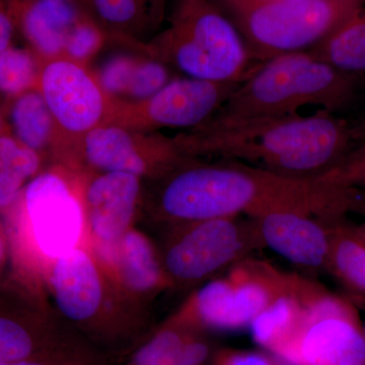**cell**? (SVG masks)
I'll list each match as a JSON object with an SVG mask.
<instances>
[{"label":"cell","mask_w":365,"mask_h":365,"mask_svg":"<svg viewBox=\"0 0 365 365\" xmlns=\"http://www.w3.org/2000/svg\"><path fill=\"white\" fill-rule=\"evenodd\" d=\"M160 177L158 208L174 223L284 211L338 217L356 213L364 197L314 178L283 176L235 160L199 163L187 155Z\"/></svg>","instance_id":"6da1fadb"},{"label":"cell","mask_w":365,"mask_h":365,"mask_svg":"<svg viewBox=\"0 0 365 365\" xmlns=\"http://www.w3.org/2000/svg\"><path fill=\"white\" fill-rule=\"evenodd\" d=\"M184 155L247 163L283 176L317 178L365 141L359 121L319 110L313 115L253 118L202 125L175 137Z\"/></svg>","instance_id":"7a4b0ae2"},{"label":"cell","mask_w":365,"mask_h":365,"mask_svg":"<svg viewBox=\"0 0 365 365\" xmlns=\"http://www.w3.org/2000/svg\"><path fill=\"white\" fill-rule=\"evenodd\" d=\"M364 79L307 51L280 55L258 66L203 125L295 114L311 106L339 114L357 102Z\"/></svg>","instance_id":"3957f363"},{"label":"cell","mask_w":365,"mask_h":365,"mask_svg":"<svg viewBox=\"0 0 365 365\" xmlns=\"http://www.w3.org/2000/svg\"><path fill=\"white\" fill-rule=\"evenodd\" d=\"M145 50L186 78L215 83L245 81L260 66L212 0H178L170 26Z\"/></svg>","instance_id":"277c9868"},{"label":"cell","mask_w":365,"mask_h":365,"mask_svg":"<svg viewBox=\"0 0 365 365\" xmlns=\"http://www.w3.org/2000/svg\"><path fill=\"white\" fill-rule=\"evenodd\" d=\"M355 0H276L227 14L255 63L312 49L361 11Z\"/></svg>","instance_id":"5b68a950"},{"label":"cell","mask_w":365,"mask_h":365,"mask_svg":"<svg viewBox=\"0 0 365 365\" xmlns=\"http://www.w3.org/2000/svg\"><path fill=\"white\" fill-rule=\"evenodd\" d=\"M170 239L163 268L168 279L194 284L217 275L266 249L258 223L245 215L180 222Z\"/></svg>","instance_id":"8992f818"},{"label":"cell","mask_w":365,"mask_h":365,"mask_svg":"<svg viewBox=\"0 0 365 365\" xmlns=\"http://www.w3.org/2000/svg\"><path fill=\"white\" fill-rule=\"evenodd\" d=\"M294 274L250 257L198 290L189 311L201 328H249L256 317L292 287Z\"/></svg>","instance_id":"52a82bcc"},{"label":"cell","mask_w":365,"mask_h":365,"mask_svg":"<svg viewBox=\"0 0 365 365\" xmlns=\"http://www.w3.org/2000/svg\"><path fill=\"white\" fill-rule=\"evenodd\" d=\"M276 359L287 365H365L364 324L352 300L322 287Z\"/></svg>","instance_id":"ba28073f"},{"label":"cell","mask_w":365,"mask_h":365,"mask_svg":"<svg viewBox=\"0 0 365 365\" xmlns=\"http://www.w3.org/2000/svg\"><path fill=\"white\" fill-rule=\"evenodd\" d=\"M242 81L175 78L143 102L126 104L111 101L105 122L144 132L160 128L192 130L215 116Z\"/></svg>","instance_id":"9c48e42d"},{"label":"cell","mask_w":365,"mask_h":365,"mask_svg":"<svg viewBox=\"0 0 365 365\" xmlns=\"http://www.w3.org/2000/svg\"><path fill=\"white\" fill-rule=\"evenodd\" d=\"M37 90L56 128L68 135L83 138L107 120L111 102L97 78L83 64L66 56L43 61Z\"/></svg>","instance_id":"30bf717a"},{"label":"cell","mask_w":365,"mask_h":365,"mask_svg":"<svg viewBox=\"0 0 365 365\" xmlns=\"http://www.w3.org/2000/svg\"><path fill=\"white\" fill-rule=\"evenodd\" d=\"M83 140L88 162L105 173H128L140 178L155 170L162 176L185 157L175 138L110 122L88 132Z\"/></svg>","instance_id":"8fae6325"},{"label":"cell","mask_w":365,"mask_h":365,"mask_svg":"<svg viewBox=\"0 0 365 365\" xmlns=\"http://www.w3.org/2000/svg\"><path fill=\"white\" fill-rule=\"evenodd\" d=\"M25 208L38 248L57 259L76 248L83 232V209L67 182L54 173L26 187Z\"/></svg>","instance_id":"7c38bea8"},{"label":"cell","mask_w":365,"mask_h":365,"mask_svg":"<svg viewBox=\"0 0 365 365\" xmlns=\"http://www.w3.org/2000/svg\"><path fill=\"white\" fill-rule=\"evenodd\" d=\"M253 218L266 249L280 255L307 276L326 272L329 217L284 211Z\"/></svg>","instance_id":"4fadbf2b"},{"label":"cell","mask_w":365,"mask_h":365,"mask_svg":"<svg viewBox=\"0 0 365 365\" xmlns=\"http://www.w3.org/2000/svg\"><path fill=\"white\" fill-rule=\"evenodd\" d=\"M140 193V180L122 172L104 173L86 191L91 228L101 241L111 244L123 237Z\"/></svg>","instance_id":"5bb4252c"},{"label":"cell","mask_w":365,"mask_h":365,"mask_svg":"<svg viewBox=\"0 0 365 365\" xmlns=\"http://www.w3.org/2000/svg\"><path fill=\"white\" fill-rule=\"evenodd\" d=\"M88 14L64 0H20L18 30L36 56L45 61L63 55L72 30Z\"/></svg>","instance_id":"9a60e30c"},{"label":"cell","mask_w":365,"mask_h":365,"mask_svg":"<svg viewBox=\"0 0 365 365\" xmlns=\"http://www.w3.org/2000/svg\"><path fill=\"white\" fill-rule=\"evenodd\" d=\"M323 285L295 273L292 287L269 304L249 326L252 338L277 357L299 330L307 307Z\"/></svg>","instance_id":"2e32d148"},{"label":"cell","mask_w":365,"mask_h":365,"mask_svg":"<svg viewBox=\"0 0 365 365\" xmlns=\"http://www.w3.org/2000/svg\"><path fill=\"white\" fill-rule=\"evenodd\" d=\"M175 78L169 66L148 52L146 56H113L96 76L110 101L126 104L148 100Z\"/></svg>","instance_id":"e0dca14e"},{"label":"cell","mask_w":365,"mask_h":365,"mask_svg":"<svg viewBox=\"0 0 365 365\" xmlns=\"http://www.w3.org/2000/svg\"><path fill=\"white\" fill-rule=\"evenodd\" d=\"M52 287L60 312L74 322H86L98 313L102 284L97 268L83 250L58 257L52 272Z\"/></svg>","instance_id":"ac0fdd59"},{"label":"cell","mask_w":365,"mask_h":365,"mask_svg":"<svg viewBox=\"0 0 365 365\" xmlns=\"http://www.w3.org/2000/svg\"><path fill=\"white\" fill-rule=\"evenodd\" d=\"M329 254L326 272L331 274L351 299L365 302V239L347 216L327 218Z\"/></svg>","instance_id":"d6986e66"},{"label":"cell","mask_w":365,"mask_h":365,"mask_svg":"<svg viewBox=\"0 0 365 365\" xmlns=\"http://www.w3.org/2000/svg\"><path fill=\"white\" fill-rule=\"evenodd\" d=\"M210 346L181 319L158 331L133 355L132 365H205Z\"/></svg>","instance_id":"ffe728a7"},{"label":"cell","mask_w":365,"mask_h":365,"mask_svg":"<svg viewBox=\"0 0 365 365\" xmlns=\"http://www.w3.org/2000/svg\"><path fill=\"white\" fill-rule=\"evenodd\" d=\"M307 52L341 71L365 78V14H355Z\"/></svg>","instance_id":"44dd1931"},{"label":"cell","mask_w":365,"mask_h":365,"mask_svg":"<svg viewBox=\"0 0 365 365\" xmlns=\"http://www.w3.org/2000/svg\"><path fill=\"white\" fill-rule=\"evenodd\" d=\"M11 120L14 137L26 148L39 153L56 133V124L37 88L13 98Z\"/></svg>","instance_id":"7402d4cb"},{"label":"cell","mask_w":365,"mask_h":365,"mask_svg":"<svg viewBox=\"0 0 365 365\" xmlns=\"http://www.w3.org/2000/svg\"><path fill=\"white\" fill-rule=\"evenodd\" d=\"M33 359L71 362L42 332L16 319L0 317V365Z\"/></svg>","instance_id":"603a6c76"},{"label":"cell","mask_w":365,"mask_h":365,"mask_svg":"<svg viewBox=\"0 0 365 365\" xmlns=\"http://www.w3.org/2000/svg\"><path fill=\"white\" fill-rule=\"evenodd\" d=\"M120 254L122 275L132 289L150 292L167 278L153 246L143 235L125 232Z\"/></svg>","instance_id":"cb8c5ba5"},{"label":"cell","mask_w":365,"mask_h":365,"mask_svg":"<svg viewBox=\"0 0 365 365\" xmlns=\"http://www.w3.org/2000/svg\"><path fill=\"white\" fill-rule=\"evenodd\" d=\"M39 167L37 151L26 148L11 134L0 135V208L14 202L24 182Z\"/></svg>","instance_id":"d4e9b609"},{"label":"cell","mask_w":365,"mask_h":365,"mask_svg":"<svg viewBox=\"0 0 365 365\" xmlns=\"http://www.w3.org/2000/svg\"><path fill=\"white\" fill-rule=\"evenodd\" d=\"M41 66L32 50L9 47L0 51V93L13 98L37 88Z\"/></svg>","instance_id":"484cf974"},{"label":"cell","mask_w":365,"mask_h":365,"mask_svg":"<svg viewBox=\"0 0 365 365\" xmlns=\"http://www.w3.org/2000/svg\"><path fill=\"white\" fill-rule=\"evenodd\" d=\"M104 42V29L91 14H86L69 35L62 56L83 66V62L98 53Z\"/></svg>","instance_id":"4316f807"},{"label":"cell","mask_w":365,"mask_h":365,"mask_svg":"<svg viewBox=\"0 0 365 365\" xmlns=\"http://www.w3.org/2000/svg\"><path fill=\"white\" fill-rule=\"evenodd\" d=\"M316 179L334 186L359 190L365 194V141Z\"/></svg>","instance_id":"83f0119b"},{"label":"cell","mask_w":365,"mask_h":365,"mask_svg":"<svg viewBox=\"0 0 365 365\" xmlns=\"http://www.w3.org/2000/svg\"><path fill=\"white\" fill-rule=\"evenodd\" d=\"M212 365H287L263 352L223 349L215 355Z\"/></svg>","instance_id":"f1b7e54d"},{"label":"cell","mask_w":365,"mask_h":365,"mask_svg":"<svg viewBox=\"0 0 365 365\" xmlns=\"http://www.w3.org/2000/svg\"><path fill=\"white\" fill-rule=\"evenodd\" d=\"M19 6L20 0H0V51L11 46L18 30Z\"/></svg>","instance_id":"f546056e"},{"label":"cell","mask_w":365,"mask_h":365,"mask_svg":"<svg viewBox=\"0 0 365 365\" xmlns=\"http://www.w3.org/2000/svg\"><path fill=\"white\" fill-rule=\"evenodd\" d=\"M225 14L242 11L260 4H268V2L276 1V0H212Z\"/></svg>","instance_id":"4dcf8cb0"},{"label":"cell","mask_w":365,"mask_h":365,"mask_svg":"<svg viewBox=\"0 0 365 365\" xmlns=\"http://www.w3.org/2000/svg\"><path fill=\"white\" fill-rule=\"evenodd\" d=\"M7 365H79L72 362L56 361V360L33 359L26 361L16 362V364Z\"/></svg>","instance_id":"1f68e13d"},{"label":"cell","mask_w":365,"mask_h":365,"mask_svg":"<svg viewBox=\"0 0 365 365\" xmlns=\"http://www.w3.org/2000/svg\"><path fill=\"white\" fill-rule=\"evenodd\" d=\"M357 213L361 216V220L359 223H356L357 228H359V230L360 232V234L364 235V237L365 239V194L364 197V200H362L361 205H360V207L359 209V211H357Z\"/></svg>","instance_id":"d6a6232c"},{"label":"cell","mask_w":365,"mask_h":365,"mask_svg":"<svg viewBox=\"0 0 365 365\" xmlns=\"http://www.w3.org/2000/svg\"><path fill=\"white\" fill-rule=\"evenodd\" d=\"M64 1L72 2V4L81 6V9H86L93 16V13H91V0H64Z\"/></svg>","instance_id":"836d02e7"},{"label":"cell","mask_w":365,"mask_h":365,"mask_svg":"<svg viewBox=\"0 0 365 365\" xmlns=\"http://www.w3.org/2000/svg\"><path fill=\"white\" fill-rule=\"evenodd\" d=\"M6 133H9L6 129V124L4 122V118H2L1 113H0V135H4Z\"/></svg>","instance_id":"e575fe53"},{"label":"cell","mask_w":365,"mask_h":365,"mask_svg":"<svg viewBox=\"0 0 365 365\" xmlns=\"http://www.w3.org/2000/svg\"><path fill=\"white\" fill-rule=\"evenodd\" d=\"M359 123L360 125V128H361L362 132H364V136H365V111L364 116H362L361 120L359 121Z\"/></svg>","instance_id":"d590c367"},{"label":"cell","mask_w":365,"mask_h":365,"mask_svg":"<svg viewBox=\"0 0 365 365\" xmlns=\"http://www.w3.org/2000/svg\"><path fill=\"white\" fill-rule=\"evenodd\" d=\"M4 242H2L1 240H0V260L2 259V256H4Z\"/></svg>","instance_id":"8d00e7d4"},{"label":"cell","mask_w":365,"mask_h":365,"mask_svg":"<svg viewBox=\"0 0 365 365\" xmlns=\"http://www.w3.org/2000/svg\"><path fill=\"white\" fill-rule=\"evenodd\" d=\"M355 1H359L360 4H364V0H355Z\"/></svg>","instance_id":"74e56055"},{"label":"cell","mask_w":365,"mask_h":365,"mask_svg":"<svg viewBox=\"0 0 365 365\" xmlns=\"http://www.w3.org/2000/svg\"><path fill=\"white\" fill-rule=\"evenodd\" d=\"M364 336H365V323L364 324Z\"/></svg>","instance_id":"f35d334b"}]
</instances>
